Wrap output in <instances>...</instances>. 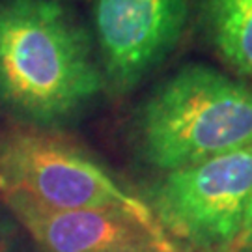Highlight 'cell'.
<instances>
[{"label": "cell", "instance_id": "1", "mask_svg": "<svg viewBox=\"0 0 252 252\" xmlns=\"http://www.w3.org/2000/svg\"><path fill=\"white\" fill-rule=\"evenodd\" d=\"M105 90L95 41L60 0H0V107L54 131Z\"/></svg>", "mask_w": 252, "mask_h": 252}, {"label": "cell", "instance_id": "2", "mask_svg": "<svg viewBox=\"0 0 252 252\" xmlns=\"http://www.w3.org/2000/svg\"><path fill=\"white\" fill-rule=\"evenodd\" d=\"M133 133L142 161L162 172L247 148L252 88L211 65H183L142 101Z\"/></svg>", "mask_w": 252, "mask_h": 252}, {"label": "cell", "instance_id": "3", "mask_svg": "<svg viewBox=\"0 0 252 252\" xmlns=\"http://www.w3.org/2000/svg\"><path fill=\"white\" fill-rule=\"evenodd\" d=\"M2 192H19L56 209H118L138 220L159 243L174 245L146 200L56 131L19 126L0 135Z\"/></svg>", "mask_w": 252, "mask_h": 252}, {"label": "cell", "instance_id": "4", "mask_svg": "<svg viewBox=\"0 0 252 252\" xmlns=\"http://www.w3.org/2000/svg\"><path fill=\"white\" fill-rule=\"evenodd\" d=\"M251 192L252 144L166 172L146 204L183 252H239Z\"/></svg>", "mask_w": 252, "mask_h": 252}, {"label": "cell", "instance_id": "5", "mask_svg": "<svg viewBox=\"0 0 252 252\" xmlns=\"http://www.w3.org/2000/svg\"><path fill=\"white\" fill-rule=\"evenodd\" d=\"M190 0H94V41L105 90H135L178 47Z\"/></svg>", "mask_w": 252, "mask_h": 252}, {"label": "cell", "instance_id": "6", "mask_svg": "<svg viewBox=\"0 0 252 252\" xmlns=\"http://www.w3.org/2000/svg\"><path fill=\"white\" fill-rule=\"evenodd\" d=\"M0 200L39 252H114L131 245L159 243L138 220L118 209H56L19 192H2Z\"/></svg>", "mask_w": 252, "mask_h": 252}, {"label": "cell", "instance_id": "7", "mask_svg": "<svg viewBox=\"0 0 252 252\" xmlns=\"http://www.w3.org/2000/svg\"><path fill=\"white\" fill-rule=\"evenodd\" d=\"M209 43L234 71L252 79V0H200Z\"/></svg>", "mask_w": 252, "mask_h": 252}, {"label": "cell", "instance_id": "8", "mask_svg": "<svg viewBox=\"0 0 252 252\" xmlns=\"http://www.w3.org/2000/svg\"><path fill=\"white\" fill-rule=\"evenodd\" d=\"M252 249V192L249 198V206H247V213H245L243 230L239 235V243H237V251L243 252Z\"/></svg>", "mask_w": 252, "mask_h": 252}, {"label": "cell", "instance_id": "9", "mask_svg": "<svg viewBox=\"0 0 252 252\" xmlns=\"http://www.w3.org/2000/svg\"><path fill=\"white\" fill-rule=\"evenodd\" d=\"M114 252H183L180 249H174V247H164L159 243H140V245H131V247H124L120 251Z\"/></svg>", "mask_w": 252, "mask_h": 252}, {"label": "cell", "instance_id": "10", "mask_svg": "<svg viewBox=\"0 0 252 252\" xmlns=\"http://www.w3.org/2000/svg\"><path fill=\"white\" fill-rule=\"evenodd\" d=\"M9 249L8 245V235H6V228L0 222V252H6Z\"/></svg>", "mask_w": 252, "mask_h": 252}, {"label": "cell", "instance_id": "11", "mask_svg": "<svg viewBox=\"0 0 252 252\" xmlns=\"http://www.w3.org/2000/svg\"><path fill=\"white\" fill-rule=\"evenodd\" d=\"M6 252H9V249H8V251H6Z\"/></svg>", "mask_w": 252, "mask_h": 252}]
</instances>
